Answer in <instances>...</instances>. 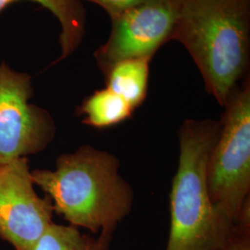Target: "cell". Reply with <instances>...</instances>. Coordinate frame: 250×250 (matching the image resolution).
<instances>
[{
  "mask_svg": "<svg viewBox=\"0 0 250 250\" xmlns=\"http://www.w3.org/2000/svg\"><path fill=\"white\" fill-rule=\"evenodd\" d=\"M134 109L125 99L108 88L96 90L79 107L83 124L95 128L119 125L132 116Z\"/></svg>",
  "mask_w": 250,
  "mask_h": 250,
  "instance_id": "obj_10",
  "label": "cell"
},
{
  "mask_svg": "<svg viewBox=\"0 0 250 250\" xmlns=\"http://www.w3.org/2000/svg\"><path fill=\"white\" fill-rule=\"evenodd\" d=\"M115 156L90 146L59 156L55 170H31L35 186L52 201L54 212L75 227L112 237L129 214L133 191Z\"/></svg>",
  "mask_w": 250,
  "mask_h": 250,
  "instance_id": "obj_2",
  "label": "cell"
},
{
  "mask_svg": "<svg viewBox=\"0 0 250 250\" xmlns=\"http://www.w3.org/2000/svg\"><path fill=\"white\" fill-rule=\"evenodd\" d=\"M53 213L51 199L35 190L27 158L0 164V239L14 250H33Z\"/></svg>",
  "mask_w": 250,
  "mask_h": 250,
  "instance_id": "obj_6",
  "label": "cell"
},
{
  "mask_svg": "<svg viewBox=\"0 0 250 250\" xmlns=\"http://www.w3.org/2000/svg\"><path fill=\"white\" fill-rule=\"evenodd\" d=\"M151 60L143 57L115 63L105 73L106 87L135 109L146 97Z\"/></svg>",
  "mask_w": 250,
  "mask_h": 250,
  "instance_id": "obj_9",
  "label": "cell"
},
{
  "mask_svg": "<svg viewBox=\"0 0 250 250\" xmlns=\"http://www.w3.org/2000/svg\"><path fill=\"white\" fill-rule=\"evenodd\" d=\"M22 0H0V15L12 3ZM49 10L61 26V54L52 65L62 62L80 46L86 32V10L79 0H27Z\"/></svg>",
  "mask_w": 250,
  "mask_h": 250,
  "instance_id": "obj_8",
  "label": "cell"
},
{
  "mask_svg": "<svg viewBox=\"0 0 250 250\" xmlns=\"http://www.w3.org/2000/svg\"><path fill=\"white\" fill-rule=\"evenodd\" d=\"M221 123L187 120L179 132L178 168L170 192L166 250H225L234 225L219 214L209 197L208 163Z\"/></svg>",
  "mask_w": 250,
  "mask_h": 250,
  "instance_id": "obj_3",
  "label": "cell"
},
{
  "mask_svg": "<svg viewBox=\"0 0 250 250\" xmlns=\"http://www.w3.org/2000/svg\"><path fill=\"white\" fill-rule=\"evenodd\" d=\"M79 1H87L94 4L99 5L104 9L109 18L113 19L123 13L126 9H130L143 2L145 0H79Z\"/></svg>",
  "mask_w": 250,
  "mask_h": 250,
  "instance_id": "obj_12",
  "label": "cell"
},
{
  "mask_svg": "<svg viewBox=\"0 0 250 250\" xmlns=\"http://www.w3.org/2000/svg\"><path fill=\"white\" fill-rule=\"evenodd\" d=\"M33 78L0 63V164L43 151L53 140V118L31 103Z\"/></svg>",
  "mask_w": 250,
  "mask_h": 250,
  "instance_id": "obj_5",
  "label": "cell"
},
{
  "mask_svg": "<svg viewBox=\"0 0 250 250\" xmlns=\"http://www.w3.org/2000/svg\"><path fill=\"white\" fill-rule=\"evenodd\" d=\"M175 15L173 0H145L110 19L108 38L94 53L99 69L105 74L119 62L153 58L170 42Z\"/></svg>",
  "mask_w": 250,
  "mask_h": 250,
  "instance_id": "obj_7",
  "label": "cell"
},
{
  "mask_svg": "<svg viewBox=\"0 0 250 250\" xmlns=\"http://www.w3.org/2000/svg\"><path fill=\"white\" fill-rule=\"evenodd\" d=\"M220 132L210 153L207 181L216 210L234 225L246 216L250 189V79L225 104Z\"/></svg>",
  "mask_w": 250,
  "mask_h": 250,
  "instance_id": "obj_4",
  "label": "cell"
},
{
  "mask_svg": "<svg viewBox=\"0 0 250 250\" xmlns=\"http://www.w3.org/2000/svg\"><path fill=\"white\" fill-rule=\"evenodd\" d=\"M111 237L98 238L82 233L72 225L52 224L36 243L33 250H107Z\"/></svg>",
  "mask_w": 250,
  "mask_h": 250,
  "instance_id": "obj_11",
  "label": "cell"
},
{
  "mask_svg": "<svg viewBox=\"0 0 250 250\" xmlns=\"http://www.w3.org/2000/svg\"><path fill=\"white\" fill-rule=\"evenodd\" d=\"M170 41L185 46L206 90L224 107L249 71L250 0H173Z\"/></svg>",
  "mask_w": 250,
  "mask_h": 250,
  "instance_id": "obj_1",
  "label": "cell"
}]
</instances>
